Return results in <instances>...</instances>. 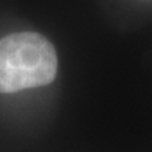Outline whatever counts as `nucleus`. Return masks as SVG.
Masks as SVG:
<instances>
[{"label": "nucleus", "mask_w": 152, "mask_h": 152, "mask_svg": "<svg viewBox=\"0 0 152 152\" xmlns=\"http://www.w3.org/2000/svg\"><path fill=\"white\" fill-rule=\"evenodd\" d=\"M56 73V50L42 34L22 31L0 39V93L47 86Z\"/></svg>", "instance_id": "f257e3e1"}]
</instances>
